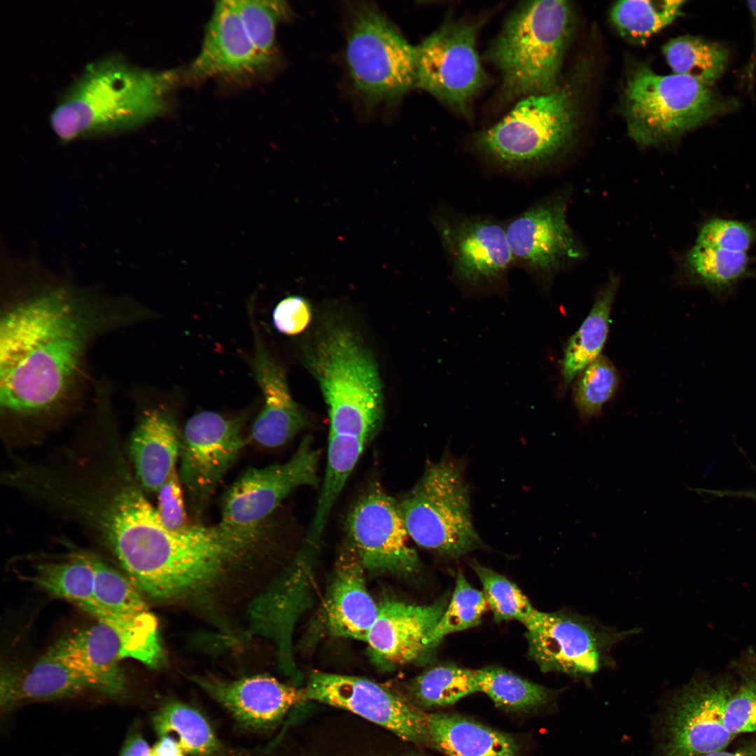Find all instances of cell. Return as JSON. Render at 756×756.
Returning <instances> with one entry per match:
<instances>
[{
  "label": "cell",
  "mask_w": 756,
  "mask_h": 756,
  "mask_svg": "<svg viewBox=\"0 0 756 756\" xmlns=\"http://www.w3.org/2000/svg\"><path fill=\"white\" fill-rule=\"evenodd\" d=\"M119 314L90 295L48 286L10 302L0 322V405L16 414L47 412L76 386L88 350Z\"/></svg>",
  "instance_id": "6da1fadb"
},
{
  "label": "cell",
  "mask_w": 756,
  "mask_h": 756,
  "mask_svg": "<svg viewBox=\"0 0 756 756\" xmlns=\"http://www.w3.org/2000/svg\"><path fill=\"white\" fill-rule=\"evenodd\" d=\"M260 528L220 523L170 530L151 514L118 562L144 597L156 603L203 606L214 601L237 571L259 553Z\"/></svg>",
  "instance_id": "7a4b0ae2"
},
{
  "label": "cell",
  "mask_w": 756,
  "mask_h": 756,
  "mask_svg": "<svg viewBox=\"0 0 756 756\" xmlns=\"http://www.w3.org/2000/svg\"><path fill=\"white\" fill-rule=\"evenodd\" d=\"M180 78L176 69L155 71L118 56L90 64L50 115L62 140L136 127L160 115Z\"/></svg>",
  "instance_id": "3957f363"
},
{
  "label": "cell",
  "mask_w": 756,
  "mask_h": 756,
  "mask_svg": "<svg viewBox=\"0 0 756 756\" xmlns=\"http://www.w3.org/2000/svg\"><path fill=\"white\" fill-rule=\"evenodd\" d=\"M571 28L565 1H524L510 13L484 55L499 72L506 95L522 98L559 86Z\"/></svg>",
  "instance_id": "277c9868"
},
{
  "label": "cell",
  "mask_w": 756,
  "mask_h": 756,
  "mask_svg": "<svg viewBox=\"0 0 756 756\" xmlns=\"http://www.w3.org/2000/svg\"><path fill=\"white\" fill-rule=\"evenodd\" d=\"M577 90L570 85L520 98L500 120L478 132L477 150L509 171L538 168L570 143L576 127Z\"/></svg>",
  "instance_id": "5b68a950"
},
{
  "label": "cell",
  "mask_w": 756,
  "mask_h": 756,
  "mask_svg": "<svg viewBox=\"0 0 756 756\" xmlns=\"http://www.w3.org/2000/svg\"><path fill=\"white\" fill-rule=\"evenodd\" d=\"M738 106L734 98L694 78L660 75L647 66L631 74L624 93L628 133L643 147L676 139Z\"/></svg>",
  "instance_id": "8992f818"
},
{
  "label": "cell",
  "mask_w": 756,
  "mask_h": 756,
  "mask_svg": "<svg viewBox=\"0 0 756 756\" xmlns=\"http://www.w3.org/2000/svg\"><path fill=\"white\" fill-rule=\"evenodd\" d=\"M330 416V433L368 441L382 415L380 379L374 360L349 329L332 326L307 358Z\"/></svg>",
  "instance_id": "52a82bcc"
},
{
  "label": "cell",
  "mask_w": 756,
  "mask_h": 756,
  "mask_svg": "<svg viewBox=\"0 0 756 756\" xmlns=\"http://www.w3.org/2000/svg\"><path fill=\"white\" fill-rule=\"evenodd\" d=\"M399 505L410 539L422 548L455 559L482 546L463 468L448 454L426 466Z\"/></svg>",
  "instance_id": "ba28073f"
},
{
  "label": "cell",
  "mask_w": 756,
  "mask_h": 756,
  "mask_svg": "<svg viewBox=\"0 0 756 756\" xmlns=\"http://www.w3.org/2000/svg\"><path fill=\"white\" fill-rule=\"evenodd\" d=\"M353 90L368 108L396 104L416 88V48L369 2L351 6L345 50Z\"/></svg>",
  "instance_id": "9c48e42d"
},
{
  "label": "cell",
  "mask_w": 756,
  "mask_h": 756,
  "mask_svg": "<svg viewBox=\"0 0 756 756\" xmlns=\"http://www.w3.org/2000/svg\"><path fill=\"white\" fill-rule=\"evenodd\" d=\"M736 687L727 678H706L673 694L657 717L653 756H701L727 748L736 737L724 722Z\"/></svg>",
  "instance_id": "30bf717a"
},
{
  "label": "cell",
  "mask_w": 756,
  "mask_h": 756,
  "mask_svg": "<svg viewBox=\"0 0 756 756\" xmlns=\"http://www.w3.org/2000/svg\"><path fill=\"white\" fill-rule=\"evenodd\" d=\"M478 25L449 20L416 48V88L468 116L486 74L477 50Z\"/></svg>",
  "instance_id": "8fae6325"
},
{
  "label": "cell",
  "mask_w": 756,
  "mask_h": 756,
  "mask_svg": "<svg viewBox=\"0 0 756 756\" xmlns=\"http://www.w3.org/2000/svg\"><path fill=\"white\" fill-rule=\"evenodd\" d=\"M434 224L455 281L471 293H498L513 265L505 225L459 213L435 215Z\"/></svg>",
  "instance_id": "7c38bea8"
},
{
  "label": "cell",
  "mask_w": 756,
  "mask_h": 756,
  "mask_svg": "<svg viewBox=\"0 0 756 756\" xmlns=\"http://www.w3.org/2000/svg\"><path fill=\"white\" fill-rule=\"evenodd\" d=\"M524 626L528 655L542 671L580 678L598 671L610 646L629 634L612 631L564 611L537 610Z\"/></svg>",
  "instance_id": "4fadbf2b"
},
{
  "label": "cell",
  "mask_w": 756,
  "mask_h": 756,
  "mask_svg": "<svg viewBox=\"0 0 756 756\" xmlns=\"http://www.w3.org/2000/svg\"><path fill=\"white\" fill-rule=\"evenodd\" d=\"M307 701L350 711L409 743L428 746L426 713L404 695L367 678L314 671L304 687Z\"/></svg>",
  "instance_id": "5bb4252c"
},
{
  "label": "cell",
  "mask_w": 756,
  "mask_h": 756,
  "mask_svg": "<svg viewBox=\"0 0 756 756\" xmlns=\"http://www.w3.org/2000/svg\"><path fill=\"white\" fill-rule=\"evenodd\" d=\"M319 456L307 437L287 461L244 471L223 496L220 523L239 529L261 527L292 491L317 485Z\"/></svg>",
  "instance_id": "9a60e30c"
},
{
  "label": "cell",
  "mask_w": 756,
  "mask_h": 756,
  "mask_svg": "<svg viewBox=\"0 0 756 756\" xmlns=\"http://www.w3.org/2000/svg\"><path fill=\"white\" fill-rule=\"evenodd\" d=\"M244 419L203 411L186 421L181 435L178 476L195 511L202 507L246 443Z\"/></svg>",
  "instance_id": "2e32d148"
},
{
  "label": "cell",
  "mask_w": 756,
  "mask_h": 756,
  "mask_svg": "<svg viewBox=\"0 0 756 756\" xmlns=\"http://www.w3.org/2000/svg\"><path fill=\"white\" fill-rule=\"evenodd\" d=\"M505 230L513 264L542 287L583 254L567 222L561 195L533 204L510 220Z\"/></svg>",
  "instance_id": "e0dca14e"
},
{
  "label": "cell",
  "mask_w": 756,
  "mask_h": 756,
  "mask_svg": "<svg viewBox=\"0 0 756 756\" xmlns=\"http://www.w3.org/2000/svg\"><path fill=\"white\" fill-rule=\"evenodd\" d=\"M346 529L349 546L365 569L406 575L421 566L399 503L380 489L359 498L348 514Z\"/></svg>",
  "instance_id": "ac0fdd59"
},
{
  "label": "cell",
  "mask_w": 756,
  "mask_h": 756,
  "mask_svg": "<svg viewBox=\"0 0 756 756\" xmlns=\"http://www.w3.org/2000/svg\"><path fill=\"white\" fill-rule=\"evenodd\" d=\"M449 598L446 594L428 605L397 600L378 604L377 617L365 640L374 658L391 665L426 659L437 647L433 634Z\"/></svg>",
  "instance_id": "d6986e66"
},
{
  "label": "cell",
  "mask_w": 756,
  "mask_h": 756,
  "mask_svg": "<svg viewBox=\"0 0 756 756\" xmlns=\"http://www.w3.org/2000/svg\"><path fill=\"white\" fill-rule=\"evenodd\" d=\"M191 680L240 724L254 729L274 726L291 708L307 701L304 687L266 675L237 680L196 675Z\"/></svg>",
  "instance_id": "ffe728a7"
},
{
  "label": "cell",
  "mask_w": 756,
  "mask_h": 756,
  "mask_svg": "<svg viewBox=\"0 0 756 756\" xmlns=\"http://www.w3.org/2000/svg\"><path fill=\"white\" fill-rule=\"evenodd\" d=\"M265 65L246 33L235 1H217L200 50L190 66L191 77L239 76Z\"/></svg>",
  "instance_id": "44dd1931"
},
{
  "label": "cell",
  "mask_w": 756,
  "mask_h": 756,
  "mask_svg": "<svg viewBox=\"0 0 756 756\" xmlns=\"http://www.w3.org/2000/svg\"><path fill=\"white\" fill-rule=\"evenodd\" d=\"M48 652L80 674L93 691L112 698L123 696L127 681L120 666L121 645L116 633L97 623L58 640Z\"/></svg>",
  "instance_id": "7402d4cb"
},
{
  "label": "cell",
  "mask_w": 756,
  "mask_h": 756,
  "mask_svg": "<svg viewBox=\"0 0 756 756\" xmlns=\"http://www.w3.org/2000/svg\"><path fill=\"white\" fill-rule=\"evenodd\" d=\"M365 568L348 546L337 560L322 610L332 635L365 642L378 614V604L367 589Z\"/></svg>",
  "instance_id": "603a6c76"
},
{
  "label": "cell",
  "mask_w": 756,
  "mask_h": 756,
  "mask_svg": "<svg viewBox=\"0 0 756 756\" xmlns=\"http://www.w3.org/2000/svg\"><path fill=\"white\" fill-rule=\"evenodd\" d=\"M253 369L265 404L252 424L251 438L262 447L275 448L300 431L305 418L290 396L283 370L270 356L258 332L253 329Z\"/></svg>",
  "instance_id": "cb8c5ba5"
},
{
  "label": "cell",
  "mask_w": 756,
  "mask_h": 756,
  "mask_svg": "<svg viewBox=\"0 0 756 756\" xmlns=\"http://www.w3.org/2000/svg\"><path fill=\"white\" fill-rule=\"evenodd\" d=\"M181 435L174 415L162 409L146 412L136 425L130 451L136 477L145 491L157 492L176 470Z\"/></svg>",
  "instance_id": "d4e9b609"
},
{
  "label": "cell",
  "mask_w": 756,
  "mask_h": 756,
  "mask_svg": "<svg viewBox=\"0 0 756 756\" xmlns=\"http://www.w3.org/2000/svg\"><path fill=\"white\" fill-rule=\"evenodd\" d=\"M93 690L78 672L48 652L24 672L6 671L1 678V708L71 697Z\"/></svg>",
  "instance_id": "484cf974"
},
{
  "label": "cell",
  "mask_w": 756,
  "mask_h": 756,
  "mask_svg": "<svg viewBox=\"0 0 756 756\" xmlns=\"http://www.w3.org/2000/svg\"><path fill=\"white\" fill-rule=\"evenodd\" d=\"M428 746L445 756H518L510 735L464 716L426 713Z\"/></svg>",
  "instance_id": "4316f807"
},
{
  "label": "cell",
  "mask_w": 756,
  "mask_h": 756,
  "mask_svg": "<svg viewBox=\"0 0 756 756\" xmlns=\"http://www.w3.org/2000/svg\"><path fill=\"white\" fill-rule=\"evenodd\" d=\"M618 286V278L611 274L598 292L589 314L568 341L561 368L564 391L578 374L601 356L608 337L610 312Z\"/></svg>",
  "instance_id": "83f0119b"
},
{
  "label": "cell",
  "mask_w": 756,
  "mask_h": 756,
  "mask_svg": "<svg viewBox=\"0 0 756 756\" xmlns=\"http://www.w3.org/2000/svg\"><path fill=\"white\" fill-rule=\"evenodd\" d=\"M751 258L737 253L694 244L685 255L682 270L688 284L705 288L724 299L752 275Z\"/></svg>",
  "instance_id": "f1b7e54d"
},
{
  "label": "cell",
  "mask_w": 756,
  "mask_h": 756,
  "mask_svg": "<svg viewBox=\"0 0 756 756\" xmlns=\"http://www.w3.org/2000/svg\"><path fill=\"white\" fill-rule=\"evenodd\" d=\"M367 442L363 438L330 433L326 472L309 531V543L314 544L321 538L332 507Z\"/></svg>",
  "instance_id": "f546056e"
},
{
  "label": "cell",
  "mask_w": 756,
  "mask_h": 756,
  "mask_svg": "<svg viewBox=\"0 0 756 756\" xmlns=\"http://www.w3.org/2000/svg\"><path fill=\"white\" fill-rule=\"evenodd\" d=\"M78 608L116 633L120 642L122 659H134L151 668L162 666L165 661L164 651L157 618L150 610L135 616H118L92 604Z\"/></svg>",
  "instance_id": "4dcf8cb0"
},
{
  "label": "cell",
  "mask_w": 756,
  "mask_h": 756,
  "mask_svg": "<svg viewBox=\"0 0 756 756\" xmlns=\"http://www.w3.org/2000/svg\"><path fill=\"white\" fill-rule=\"evenodd\" d=\"M663 52L674 74L711 87L722 76L729 59V50L722 43L691 36L671 40Z\"/></svg>",
  "instance_id": "1f68e13d"
},
{
  "label": "cell",
  "mask_w": 756,
  "mask_h": 756,
  "mask_svg": "<svg viewBox=\"0 0 756 756\" xmlns=\"http://www.w3.org/2000/svg\"><path fill=\"white\" fill-rule=\"evenodd\" d=\"M31 580L52 596L76 606L93 601L94 569L86 553L37 564Z\"/></svg>",
  "instance_id": "d6a6232c"
},
{
  "label": "cell",
  "mask_w": 756,
  "mask_h": 756,
  "mask_svg": "<svg viewBox=\"0 0 756 756\" xmlns=\"http://www.w3.org/2000/svg\"><path fill=\"white\" fill-rule=\"evenodd\" d=\"M404 696L421 710L450 706L479 692L474 670L449 664L428 669L412 680Z\"/></svg>",
  "instance_id": "836d02e7"
},
{
  "label": "cell",
  "mask_w": 756,
  "mask_h": 756,
  "mask_svg": "<svg viewBox=\"0 0 756 756\" xmlns=\"http://www.w3.org/2000/svg\"><path fill=\"white\" fill-rule=\"evenodd\" d=\"M153 727L160 736L174 733L185 752L194 756H211L220 743L206 718L185 704L172 701L153 715Z\"/></svg>",
  "instance_id": "e575fe53"
},
{
  "label": "cell",
  "mask_w": 756,
  "mask_h": 756,
  "mask_svg": "<svg viewBox=\"0 0 756 756\" xmlns=\"http://www.w3.org/2000/svg\"><path fill=\"white\" fill-rule=\"evenodd\" d=\"M685 1L626 0L612 6L610 17L626 39L643 43L672 23L680 14Z\"/></svg>",
  "instance_id": "d590c367"
},
{
  "label": "cell",
  "mask_w": 756,
  "mask_h": 756,
  "mask_svg": "<svg viewBox=\"0 0 756 756\" xmlns=\"http://www.w3.org/2000/svg\"><path fill=\"white\" fill-rule=\"evenodd\" d=\"M478 691L498 707L509 710H527L547 704L554 691L524 679L499 667L474 670Z\"/></svg>",
  "instance_id": "8d00e7d4"
},
{
  "label": "cell",
  "mask_w": 756,
  "mask_h": 756,
  "mask_svg": "<svg viewBox=\"0 0 756 756\" xmlns=\"http://www.w3.org/2000/svg\"><path fill=\"white\" fill-rule=\"evenodd\" d=\"M88 555L94 569V591L93 601L85 604L118 616H135L150 611L144 596L128 577L100 558Z\"/></svg>",
  "instance_id": "74e56055"
},
{
  "label": "cell",
  "mask_w": 756,
  "mask_h": 756,
  "mask_svg": "<svg viewBox=\"0 0 756 756\" xmlns=\"http://www.w3.org/2000/svg\"><path fill=\"white\" fill-rule=\"evenodd\" d=\"M239 14L260 59L267 65L275 56L278 23L286 19L290 8L283 1H235Z\"/></svg>",
  "instance_id": "f35d334b"
},
{
  "label": "cell",
  "mask_w": 756,
  "mask_h": 756,
  "mask_svg": "<svg viewBox=\"0 0 756 756\" xmlns=\"http://www.w3.org/2000/svg\"><path fill=\"white\" fill-rule=\"evenodd\" d=\"M472 566L496 622L514 620L525 625L533 617L537 610L516 584L476 562Z\"/></svg>",
  "instance_id": "ab89813d"
},
{
  "label": "cell",
  "mask_w": 756,
  "mask_h": 756,
  "mask_svg": "<svg viewBox=\"0 0 756 756\" xmlns=\"http://www.w3.org/2000/svg\"><path fill=\"white\" fill-rule=\"evenodd\" d=\"M574 386V400L582 421H589L600 413L603 405L615 394L619 374L612 363L600 356L580 374Z\"/></svg>",
  "instance_id": "60d3db41"
},
{
  "label": "cell",
  "mask_w": 756,
  "mask_h": 756,
  "mask_svg": "<svg viewBox=\"0 0 756 756\" xmlns=\"http://www.w3.org/2000/svg\"><path fill=\"white\" fill-rule=\"evenodd\" d=\"M487 607L482 591L472 586L458 570L453 594L433 632V643L438 646L448 634L478 625Z\"/></svg>",
  "instance_id": "b9f144b4"
},
{
  "label": "cell",
  "mask_w": 756,
  "mask_h": 756,
  "mask_svg": "<svg viewBox=\"0 0 756 756\" xmlns=\"http://www.w3.org/2000/svg\"><path fill=\"white\" fill-rule=\"evenodd\" d=\"M756 241V228L741 221L718 217L704 221L698 230L696 244L746 253Z\"/></svg>",
  "instance_id": "7bdbcfd3"
},
{
  "label": "cell",
  "mask_w": 756,
  "mask_h": 756,
  "mask_svg": "<svg viewBox=\"0 0 756 756\" xmlns=\"http://www.w3.org/2000/svg\"><path fill=\"white\" fill-rule=\"evenodd\" d=\"M724 725L733 735L756 732V666L743 671L725 710Z\"/></svg>",
  "instance_id": "ee69618b"
},
{
  "label": "cell",
  "mask_w": 756,
  "mask_h": 756,
  "mask_svg": "<svg viewBox=\"0 0 756 756\" xmlns=\"http://www.w3.org/2000/svg\"><path fill=\"white\" fill-rule=\"evenodd\" d=\"M158 493V516L170 530H180L189 525L185 508L182 484L175 470L161 485Z\"/></svg>",
  "instance_id": "f6af8a7d"
},
{
  "label": "cell",
  "mask_w": 756,
  "mask_h": 756,
  "mask_svg": "<svg viewBox=\"0 0 756 756\" xmlns=\"http://www.w3.org/2000/svg\"><path fill=\"white\" fill-rule=\"evenodd\" d=\"M308 302L300 296H289L280 301L273 312V323L277 330L286 335L302 332L311 320Z\"/></svg>",
  "instance_id": "bcb514c9"
},
{
  "label": "cell",
  "mask_w": 756,
  "mask_h": 756,
  "mask_svg": "<svg viewBox=\"0 0 756 756\" xmlns=\"http://www.w3.org/2000/svg\"><path fill=\"white\" fill-rule=\"evenodd\" d=\"M298 756H424L420 753L408 751L387 750L377 748H353L341 750H304Z\"/></svg>",
  "instance_id": "7dc6e473"
},
{
  "label": "cell",
  "mask_w": 756,
  "mask_h": 756,
  "mask_svg": "<svg viewBox=\"0 0 756 756\" xmlns=\"http://www.w3.org/2000/svg\"><path fill=\"white\" fill-rule=\"evenodd\" d=\"M151 750L140 734H132L125 741L118 756H151Z\"/></svg>",
  "instance_id": "c3c4849f"
},
{
  "label": "cell",
  "mask_w": 756,
  "mask_h": 756,
  "mask_svg": "<svg viewBox=\"0 0 756 756\" xmlns=\"http://www.w3.org/2000/svg\"><path fill=\"white\" fill-rule=\"evenodd\" d=\"M177 740L169 735L160 737L151 750V756H185Z\"/></svg>",
  "instance_id": "681fc988"
},
{
  "label": "cell",
  "mask_w": 756,
  "mask_h": 756,
  "mask_svg": "<svg viewBox=\"0 0 756 756\" xmlns=\"http://www.w3.org/2000/svg\"><path fill=\"white\" fill-rule=\"evenodd\" d=\"M701 756H756V736L743 741L732 749H723Z\"/></svg>",
  "instance_id": "f907efd6"
},
{
  "label": "cell",
  "mask_w": 756,
  "mask_h": 756,
  "mask_svg": "<svg viewBox=\"0 0 756 756\" xmlns=\"http://www.w3.org/2000/svg\"><path fill=\"white\" fill-rule=\"evenodd\" d=\"M708 493L721 497H739L746 498L756 501V489L745 490V491H731V490H708Z\"/></svg>",
  "instance_id": "816d5d0a"
},
{
  "label": "cell",
  "mask_w": 756,
  "mask_h": 756,
  "mask_svg": "<svg viewBox=\"0 0 756 756\" xmlns=\"http://www.w3.org/2000/svg\"><path fill=\"white\" fill-rule=\"evenodd\" d=\"M747 3H748V8H749V10H750V11L751 13L752 17L753 24H754V29H755L754 49H753V52H752L749 64H748V65L747 66V71H746V74L748 76L749 78H751L752 74H753V72L755 71V66H756V1H748Z\"/></svg>",
  "instance_id": "f5cc1de1"
}]
</instances>
